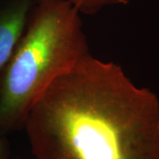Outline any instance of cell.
Returning a JSON list of instances; mask_svg holds the SVG:
<instances>
[{"mask_svg":"<svg viewBox=\"0 0 159 159\" xmlns=\"http://www.w3.org/2000/svg\"><path fill=\"white\" fill-rule=\"evenodd\" d=\"M23 129L36 159H159V101L90 53L57 77Z\"/></svg>","mask_w":159,"mask_h":159,"instance_id":"6da1fadb","label":"cell"},{"mask_svg":"<svg viewBox=\"0 0 159 159\" xmlns=\"http://www.w3.org/2000/svg\"><path fill=\"white\" fill-rule=\"evenodd\" d=\"M80 13L66 0L39 2L0 72V137L23 129L47 86L89 54Z\"/></svg>","mask_w":159,"mask_h":159,"instance_id":"7a4b0ae2","label":"cell"},{"mask_svg":"<svg viewBox=\"0 0 159 159\" xmlns=\"http://www.w3.org/2000/svg\"><path fill=\"white\" fill-rule=\"evenodd\" d=\"M32 0H0V72L22 34Z\"/></svg>","mask_w":159,"mask_h":159,"instance_id":"3957f363","label":"cell"},{"mask_svg":"<svg viewBox=\"0 0 159 159\" xmlns=\"http://www.w3.org/2000/svg\"><path fill=\"white\" fill-rule=\"evenodd\" d=\"M39 2L48 0H36ZM77 9L80 13L86 15L96 14L109 6L125 5L130 0H66Z\"/></svg>","mask_w":159,"mask_h":159,"instance_id":"277c9868","label":"cell"},{"mask_svg":"<svg viewBox=\"0 0 159 159\" xmlns=\"http://www.w3.org/2000/svg\"><path fill=\"white\" fill-rule=\"evenodd\" d=\"M11 153V145L7 137H0V159H8Z\"/></svg>","mask_w":159,"mask_h":159,"instance_id":"5b68a950","label":"cell"},{"mask_svg":"<svg viewBox=\"0 0 159 159\" xmlns=\"http://www.w3.org/2000/svg\"><path fill=\"white\" fill-rule=\"evenodd\" d=\"M16 159H19V158H16Z\"/></svg>","mask_w":159,"mask_h":159,"instance_id":"8992f818","label":"cell"}]
</instances>
